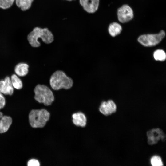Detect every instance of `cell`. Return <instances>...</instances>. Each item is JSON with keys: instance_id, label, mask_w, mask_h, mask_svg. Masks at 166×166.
I'll return each instance as SVG.
<instances>
[{"instance_id": "1", "label": "cell", "mask_w": 166, "mask_h": 166, "mask_svg": "<svg viewBox=\"0 0 166 166\" xmlns=\"http://www.w3.org/2000/svg\"><path fill=\"white\" fill-rule=\"evenodd\" d=\"M39 39H41L44 43L49 44L53 41L54 38L52 32L48 28H42L38 27L34 28L27 37L29 44L34 48L41 46L39 41Z\"/></svg>"}, {"instance_id": "2", "label": "cell", "mask_w": 166, "mask_h": 166, "mask_svg": "<svg viewBox=\"0 0 166 166\" xmlns=\"http://www.w3.org/2000/svg\"><path fill=\"white\" fill-rule=\"evenodd\" d=\"M49 84L52 88L58 90L61 89H68L73 86V81L62 71L57 70L51 76Z\"/></svg>"}, {"instance_id": "3", "label": "cell", "mask_w": 166, "mask_h": 166, "mask_svg": "<svg viewBox=\"0 0 166 166\" xmlns=\"http://www.w3.org/2000/svg\"><path fill=\"white\" fill-rule=\"evenodd\" d=\"M50 117V113L45 109H33L29 114V123L33 128H42L45 126Z\"/></svg>"}, {"instance_id": "4", "label": "cell", "mask_w": 166, "mask_h": 166, "mask_svg": "<svg viewBox=\"0 0 166 166\" xmlns=\"http://www.w3.org/2000/svg\"><path fill=\"white\" fill-rule=\"evenodd\" d=\"M34 99L40 103L45 106L50 105L55 100L53 92L47 86L44 85L38 84L34 88Z\"/></svg>"}, {"instance_id": "5", "label": "cell", "mask_w": 166, "mask_h": 166, "mask_svg": "<svg viewBox=\"0 0 166 166\" xmlns=\"http://www.w3.org/2000/svg\"><path fill=\"white\" fill-rule=\"evenodd\" d=\"M165 36L164 30H161L156 34H148L140 36L138 38V42L146 47H152L160 43Z\"/></svg>"}, {"instance_id": "6", "label": "cell", "mask_w": 166, "mask_h": 166, "mask_svg": "<svg viewBox=\"0 0 166 166\" xmlns=\"http://www.w3.org/2000/svg\"><path fill=\"white\" fill-rule=\"evenodd\" d=\"M117 14L119 21L125 23L131 20L133 18V11L131 7L127 4H124L117 10Z\"/></svg>"}, {"instance_id": "7", "label": "cell", "mask_w": 166, "mask_h": 166, "mask_svg": "<svg viewBox=\"0 0 166 166\" xmlns=\"http://www.w3.org/2000/svg\"><path fill=\"white\" fill-rule=\"evenodd\" d=\"M148 143L150 145L157 144L160 140L164 141L166 136L163 131L159 128L153 129L148 131L147 132Z\"/></svg>"}, {"instance_id": "8", "label": "cell", "mask_w": 166, "mask_h": 166, "mask_svg": "<svg viewBox=\"0 0 166 166\" xmlns=\"http://www.w3.org/2000/svg\"><path fill=\"white\" fill-rule=\"evenodd\" d=\"M14 92L10 77L6 76L3 79L0 80V92L5 95H12Z\"/></svg>"}, {"instance_id": "9", "label": "cell", "mask_w": 166, "mask_h": 166, "mask_svg": "<svg viewBox=\"0 0 166 166\" xmlns=\"http://www.w3.org/2000/svg\"><path fill=\"white\" fill-rule=\"evenodd\" d=\"M79 3L87 13L93 14L98 9L100 0H79Z\"/></svg>"}, {"instance_id": "10", "label": "cell", "mask_w": 166, "mask_h": 166, "mask_svg": "<svg viewBox=\"0 0 166 166\" xmlns=\"http://www.w3.org/2000/svg\"><path fill=\"white\" fill-rule=\"evenodd\" d=\"M116 109V105L112 100H108L107 101H103L99 108L100 112L106 116L115 113Z\"/></svg>"}, {"instance_id": "11", "label": "cell", "mask_w": 166, "mask_h": 166, "mask_svg": "<svg viewBox=\"0 0 166 166\" xmlns=\"http://www.w3.org/2000/svg\"><path fill=\"white\" fill-rule=\"evenodd\" d=\"M72 122L77 127H84L87 124V118L85 114L81 111L74 113L72 115Z\"/></svg>"}, {"instance_id": "12", "label": "cell", "mask_w": 166, "mask_h": 166, "mask_svg": "<svg viewBox=\"0 0 166 166\" xmlns=\"http://www.w3.org/2000/svg\"><path fill=\"white\" fill-rule=\"evenodd\" d=\"M12 122L11 117L9 116L3 115L0 112V133L7 132Z\"/></svg>"}, {"instance_id": "13", "label": "cell", "mask_w": 166, "mask_h": 166, "mask_svg": "<svg viewBox=\"0 0 166 166\" xmlns=\"http://www.w3.org/2000/svg\"><path fill=\"white\" fill-rule=\"evenodd\" d=\"M29 65L27 63L20 62L17 64L14 68V71L18 77H22L26 76L29 72Z\"/></svg>"}, {"instance_id": "14", "label": "cell", "mask_w": 166, "mask_h": 166, "mask_svg": "<svg viewBox=\"0 0 166 166\" xmlns=\"http://www.w3.org/2000/svg\"><path fill=\"white\" fill-rule=\"evenodd\" d=\"M108 30L110 35L114 37L121 33L122 30V28L118 23L113 22L109 24Z\"/></svg>"}, {"instance_id": "15", "label": "cell", "mask_w": 166, "mask_h": 166, "mask_svg": "<svg viewBox=\"0 0 166 166\" xmlns=\"http://www.w3.org/2000/svg\"><path fill=\"white\" fill-rule=\"evenodd\" d=\"M11 82L14 88L17 90H20L23 87V83L21 78L15 73H13L10 77Z\"/></svg>"}, {"instance_id": "16", "label": "cell", "mask_w": 166, "mask_h": 166, "mask_svg": "<svg viewBox=\"0 0 166 166\" xmlns=\"http://www.w3.org/2000/svg\"><path fill=\"white\" fill-rule=\"evenodd\" d=\"M34 0H15L17 6L22 11H26L31 7Z\"/></svg>"}, {"instance_id": "17", "label": "cell", "mask_w": 166, "mask_h": 166, "mask_svg": "<svg viewBox=\"0 0 166 166\" xmlns=\"http://www.w3.org/2000/svg\"><path fill=\"white\" fill-rule=\"evenodd\" d=\"M153 57L155 60L164 61L166 59V55L165 52L162 49H157L154 53Z\"/></svg>"}, {"instance_id": "18", "label": "cell", "mask_w": 166, "mask_h": 166, "mask_svg": "<svg viewBox=\"0 0 166 166\" xmlns=\"http://www.w3.org/2000/svg\"><path fill=\"white\" fill-rule=\"evenodd\" d=\"M15 0H0V8L3 9L10 8Z\"/></svg>"}, {"instance_id": "19", "label": "cell", "mask_w": 166, "mask_h": 166, "mask_svg": "<svg viewBox=\"0 0 166 166\" xmlns=\"http://www.w3.org/2000/svg\"><path fill=\"white\" fill-rule=\"evenodd\" d=\"M151 163L153 166H162L163 165L161 159L157 156H152L151 159Z\"/></svg>"}, {"instance_id": "20", "label": "cell", "mask_w": 166, "mask_h": 166, "mask_svg": "<svg viewBox=\"0 0 166 166\" xmlns=\"http://www.w3.org/2000/svg\"><path fill=\"white\" fill-rule=\"evenodd\" d=\"M27 165L28 166H40V164L38 160L35 159H32L28 161Z\"/></svg>"}, {"instance_id": "21", "label": "cell", "mask_w": 166, "mask_h": 166, "mask_svg": "<svg viewBox=\"0 0 166 166\" xmlns=\"http://www.w3.org/2000/svg\"><path fill=\"white\" fill-rule=\"evenodd\" d=\"M6 103V99L4 95L0 92V109L4 107Z\"/></svg>"}, {"instance_id": "22", "label": "cell", "mask_w": 166, "mask_h": 166, "mask_svg": "<svg viewBox=\"0 0 166 166\" xmlns=\"http://www.w3.org/2000/svg\"><path fill=\"white\" fill-rule=\"evenodd\" d=\"M66 0V1H74L75 0Z\"/></svg>"}]
</instances>
